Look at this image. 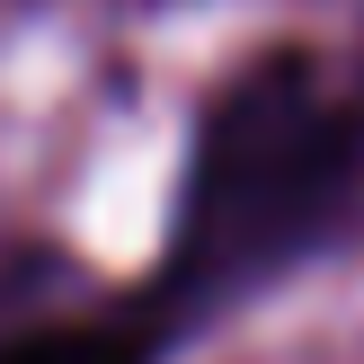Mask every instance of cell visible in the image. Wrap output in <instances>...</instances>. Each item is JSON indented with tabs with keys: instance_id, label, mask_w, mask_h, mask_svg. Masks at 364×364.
Returning <instances> with one entry per match:
<instances>
[{
	"instance_id": "6da1fadb",
	"label": "cell",
	"mask_w": 364,
	"mask_h": 364,
	"mask_svg": "<svg viewBox=\"0 0 364 364\" xmlns=\"http://www.w3.org/2000/svg\"><path fill=\"white\" fill-rule=\"evenodd\" d=\"M355 178V116L302 53H267L213 98L196 134L187 205H178L169 276L178 294L213 302L276 276L320 240Z\"/></svg>"
},
{
	"instance_id": "7a4b0ae2",
	"label": "cell",
	"mask_w": 364,
	"mask_h": 364,
	"mask_svg": "<svg viewBox=\"0 0 364 364\" xmlns=\"http://www.w3.org/2000/svg\"><path fill=\"white\" fill-rule=\"evenodd\" d=\"M0 364H142V347L116 329H36V338H9Z\"/></svg>"
}]
</instances>
